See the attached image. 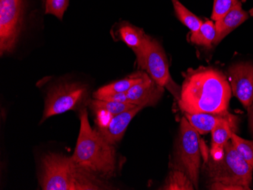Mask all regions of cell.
I'll list each match as a JSON object with an SVG mask.
<instances>
[{"label": "cell", "mask_w": 253, "mask_h": 190, "mask_svg": "<svg viewBox=\"0 0 253 190\" xmlns=\"http://www.w3.org/2000/svg\"><path fill=\"white\" fill-rule=\"evenodd\" d=\"M249 18V13L242 8V3L239 2L223 18L215 21L216 38L213 43L217 45L229 34L242 25Z\"/></svg>", "instance_id": "13"}, {"label": "cell", "mask_w": 253, "mask_h": 190, "mask_svg": "<svg viewBox=\"0 0 253 190\" xmlns=\"http://www.w3.org/2000/svg\"><path fill=\"white\" fill-rule=\"evenodd\" d=\"M249 13L250 14L251 16H253V8H252L250 10V12Z\"/></svg>", "instance_id": "27"}, {"label": "cell", "mask_w": 253, "mask_h": 190, "mask_svg": "<svg viewBox=\"0 0 253 190\" xmlns=\"http://www.w3.org/2000/svg\"><path fill=\"white\" fill-rule=\"evenodd\" d=\"M249 125L253 137V103L248 109Z\"/></svg>", "instance_id": "26"}, {"label": "cell", "mask_w": 253, "mask_h": 190, "mask_svg": "<svg viewBox=\"0 0 253 190\" xmlns=\"http://www.w3.org/2000/svg\"><path fill=\"white\" fill-rule=\"evenodd\" d=\"M215 38V25L212 21H206L203 22L198 31L192 34L190 39L192 42L199 46L211 47Z\"/></svg>", "instance_id": "20"}, {"label": "cell", "mask_w": 253, "mask_h": 190, "mask_svg": "<svg viewBox=\"0 0 253 190\" xmlns=\"http://www.w3.org/2000/svg\"><path fill=\"white\" fill-rule=\"evenodd\" d=\"M184 114L189 123L201 135L210 133L219 122L229 118L233 115L232 114L228 113V111L221 113H198V114L184 113Z\"/></svg>", "instance_id": "14"}, {"label": "cell", "mask_w": 253, "mask_h": 190, "mask_svg": "<svg viewBox=\"0 0 253 190\" xmlns=\"http://www.w3.org/2000/svg\"><path fill=\"white\" fill-rule=\"evenodd\" d=\"M164 88L146 74L140 83H136L126 92V97L130 104L143 108L153 106L163 97Z\"/></svg>", "instance_id": "10"}, {"label": "cell", "mask_w": 253, "mask_h": 190, "mask_svg": "<svg viewBox=\"0 0 253 190\" xmlns=\"http://www.w3.org/2000/svg\"><path fill=\"white\" fill-rule=\"evenodd\" d=\"M143 109L141 106H136L123 113L112 115L105 125L98 127V131L108 143L115 146L123 138L132 119Z\"/></svg>", "instance_id": "11"}, {"label": "cell", "mask_w": 253, "mask_h": 190, "mask_svg": "<svg viewBox=\"0 0 253 190\" xmlns=\"http://www.w3.org/2000/svg\"><path fill=\"white\" fill-rule=\"evenodd\" d=\"M87 87L79 83H65L52 86L45 99L43 116L41 123L57 114L83 109L87 103Z\"/></svg>", "instance_id": "7"}, {"label": "cell", "mask_w": 253, "mask_h": 190, "mask_svg": "<svg viewBox=\"0 0 253 190\" xmlns=\"http://www.w3.org/2000/svg\"><path fill=\"white\" fill-rule=\"evenodd\" d=\"M116 34L119 39L123 41L133 51L141 48L149 37L145 34L143 30L127 22L121 24Z\"/></svg>", "instance_id": "15"}, {"label": "cell", "mask_w": 253, "mask_h": 190, "mask_svg": "<svg viewBox=\"0 0 253 190\" xmlns=\"http://www.w3.org/2000/svg\"><path fill=\"white\" fill-rule=\"evenodd\" d=\"M79 116L81 128L72 158L85 171L107 181L117 171L115 146L91 127L86 108L80 110Z\"/></svg>", "instance_id": "2"}, {"label": "cell", "mask_w": 253, "mask_h": 190, "mask_svg": "<svg viewBox=\"0 0 253 190\" xmlns=\"http://www.w3.org/2000/svg\"><path fill=\"white\" fill-rule=\"evenodd\" d=\"M146 75V72L140 71L129 75L122 80L102 86L93 93V99H96L98 96H102V95L126 93L132 86H134L136 83H140L144 79Z\"/></svg>", "instance_id": "16"}, {"label": "cell", "mask_w": 253, "mask_h": 190, "mask_svg": "<svg viewBox=\"0 0 253 190\" xmlns=\"http://www.w3.org/2000/svg\"><path fill=\"white\" fill-rule=\"evenodd\" d=\"M171 2L179 21L187 27L191 31L192 34L198 31L201 28L203 21L196 16L193 12L189 11L178 0H171Z\"/></svg>", "instance_id": "19"}, {"label": "cell", "mask_w": 253, "mask_h": 190, "mask_svg": "<svg viewBox=\"0 0 253 190\" xmlns=\"http://www.w3.org/2000/svg\"><path fill=\"white\" fill-rule=\"evenodd\" d=\"M228 79L233 94L248 109L253 103V64H234L229 68Z\"/></svg>", "instance_id": "9"}, {"label": "cell", "mask_w": 253, "mask_h": 190, "mask_svg": "<svg viewBox=\"0 0 253 190\" xmlns=\"http://www.w3.org/2000/svg\"><path fill=\"white\" fill-rule=\"evenodd\" d=\"M133 52L136 55V64L139 68L144 71L158 84L168 88L178 100L180 89L172 80L167 56L161 44L149 37L146 43Z\"/></svg>", "instance_id": "5"}, {"label": "cell", "mask_w": 253, "mask_h": 190, "mask_svg": "<svg viewBox=\"0 0 253 190\" xmlns=\"http://www.w3.org/2000/svg\"><path fill=\"white\" fill-rule=\"evenodd\" d=\"M174 160V168L184 171L197 190L201 166L200 133L189 123L185 116L180 120Z\"/></svg>", "instance_id": "6"}, {"label": "cell", "mask_w": 253, "mask_h": 190, "mask_svg": "<svg viewBox=\"0 0 253 190\" xmlns=\"http://www.w3.org/2000/svg\"><path fill=\"white\" fill-rule=\"evenodd\" d=\"M177 103L180 110L188 114L227 112L231 98V85L221 71L201 66L183 74Z\"/></svg>", "instance_id": "1"}, {"label": "cell", "mask_w": 253, "mask_h": 190, "mask_svg": "<svg viewBox=\"0 0 253 190\" xmlns=\"http://www.w3.org/2000/svg\"><path fill=\"white\" fill-rule=\"evenodd\" d=\"M40 185L43 190H112L105 180L79 167L72 157L59 153L44 155Z\"/></svg>", "instance_id": "3"}, {"label": "cell", "mask_w": 253, "mask_h": 190, "mask_svg": "<svg viewBox=\"0 0 253 190\" xmlns=\"http://www.w3.org/2000/svg\"><path fill=\"white\" fill-rule=\"evenodd\" d=\"M239 2V0H214L211 19L218 21L228 13Z\"/></svg>", "instance_id": "22"}, {"label": "cell", "mask_w": 253, "mask_h": 190, "mask_svg": "<svg viewBox=\"0 0 253 190\" xmlns=\"http://www.w3.org/2000/svg\"><path fill=\"white\" fill-rule=\"evenodd\" d=\"M68 5L69 0H45V14L55 15L59 20H62Z\"/></svg>", "instance_id": "23"}, {"label": "cell", "mask_w": 253, "mask_h": 190, "mask_svg": "<svg viewBox=\"0 0 253 190\" xmlns=\"http://www.w3.org/2000/svg\"><path fill=\"white\" fill-rule=\"evenodd\" d=\"M206 172L211 183L241 186L251 190L253 168L240 155L231 141L226 144L221 157L206 160Z\"/></svg>", "instance_id": "4"}, {"label": "cell", "mask_w": 253, "mask_h": 190, "mask_svg": "<svg viewBox=\"0 0 253 190\" xmlns=\"http://www.w3.org/2000/svg\"><path fill=\"white\" fill-rule=\"evenodd\" d=\"M239 118L233 114L231 117L221 120L211 130V149L210 156L214 159L221 157L224 147L231 140L233 133H237Z\"/></svg>", "instance_id": "12"}, {"label": "cell", "mask_w": 253, "mask_h": 190, "mask_svg": "<svg viewBox=\"0 0 253 190\" xmlns=\"http://www.w3.org/2000/svg\"><path fill=\"white\" fill-rule=\"evenodd\" d=\"M210 190H247L245 187L241 186L230 185L221 183H211Z\"/></svg>", "instance_id": "25"}, {"label": "cell", "mask_w": 253, "mask_h": 190, "mask_svg": "<svg viewBox=\"0 0 253 190\" xmlns=\"http://www.w3.org/2000/svg\"><path fill=\"white\" fill-rule=\"evenodd\" d=\"M96 99H100L105 101L117 102V103H130L128 99L126 97V93L102 95V96H98Z\"/></svg>", "instance_id": "24"}, {"label": "cell", "mask_w": 253, "mask_h": 190, "mask_svg": "<svg viewBox=\"0 0 253 190\" xmlns=\"http://www.w3.org/2000/svg\"><path fill=\"white\" fill-rule=\"evenodd\" d=\"M231 141L237 153L253 168V140H245L233 133Z\"/></svg>", "instance_id": "21"}, {"label": "cell", "mask_w": 253, "mask_h": 190, "mask_svg": "<svg viewBox=\"0 0 253 190\" xmlns=\"http://www.w3.org/2000/svg\"><path fill=\"white\" fill-rule=\"evenodd\" d=\"M89 107L96 114L99 113H106L111 116L123 113L132 108L136 107L135 105L130 103H117V102L105 101L100 99H93L89 102Z\"/></svg>", "instance_id": "18"}, {"label": "cell", "mask_w": 253, "mask_h": 190, "mask_svg": "<svg viewBox=\"0 0 253 190\" xmlns=\"http://www.w3.org/2000/svg\"><path fill=\"white\" fill-rule=\"evenodd\" d=\"M22 0H0V54L15 49L22 23Z\"/></svg>", "instance_id": "8"}, {"label": "cell", "mask_w": 253, "mask_h": 190, "mask_svg": "<svg viewBox=\"0 0 253 190\" xmlns=\"http://www.w3.org/2000/svg\"><path fill=\"white\" fill-rule=\"evenodd\" d=\"M161 190H193L195 189L190 177L182 170L174 168L166 179V184Z\"/></svg>", "instance_id": "17"}]
</instances>
